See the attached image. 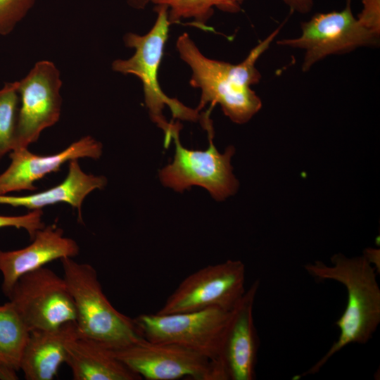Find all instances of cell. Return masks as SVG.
Listing matches in <instances>:
<instances>
[{
  "mask_svg": "<svg viewBox=\"0 0 380 380\" xmlns=\"http://www.w3.org/2000/svg\"><path fill=\"white\" fill-rule=\"evenodd\" d=\"M282 25L260 41L238 64L210 58L199 50L187 33L179 36L176 49L180 58L191 70L189 84L201 90L196 109L200 111L210 103L211 110L218 104L224 115L233 122H248L262 108L260 98L251 89L261 79L255 63L269 49Z\"/></svg>",
  "mask_w": 380,
  "mask_h": 380,
  "instance_id": "cell-1",
  "label": "cell"
},
{
  "mask_svg": "<svg viewBox=\"0 0 380 380\" xmlns=\"http://www.w3.org/2000/svg\"><path fill=\"white\" fill-rule=\"evenodd\" d=\"M331 264L322 261L304 265L305 271L318 280H334L347 291L344 312L336 322L339 336L328 351L300 376L317 373L336 353L352 343L365 344L380 323V288L376 270L364 255L348 258L336 253Z\"/></svg>",
  "mask_w": 380,
  "mask_h": 380,
  "instance_id": "cell-2",
  "label": "cell"
},
{
  "mask_svg": "<svg viewBox=\"0 0 380 380\" xmlns=\"http://www.w3.org/2000/svg\"><path fill=\"white\" fill-rule=\"evenodd\" d=\"M157 16L151 30L140 35L127 32L123 37L125 46L135 50L132 56L127 59H115L111 68L115 72L123 75H134L142 83L144 101L151 120L164 133L165 146H168L173 135L179 132V122H168L163 110L168 106L172 117L182 120L196 122L201 120L202 114L175 98L167 96L158 82V69L162 61L163 51L168 39V8L165 5H155Z\"/></svg>",
  "mask_w": 380,
  "mask_h": 380,
  "instance_id": "cell-3",
  "label": "cell"
},
{
  "mask_svg": "<svg viewBox=\"0 0 380 380\" xmlns=\"http://www.w3.org/2000/svg\"><path fill=\"white\" fill-rule=\"evenodd\" d=\"M63 277L72 298L80 336L111 349L129 345L143 336L134 319L120 312L104 294L96 269L72 258L61 260Z\"/></svg>",
  "mask_w": 380,
  "mask_h": 380,
  "instance_id": "cell-4",
  "label": "cell"
},
{
  "mask_svg": "<svg viewBox=\"0 0 380 380\" xmlns=\"http://www.w3.org/2000/svg\"><path fill=\"white\" fill-rule=\"evenodd\" d=\"M232 313V310L209 308L169 315L141 314L134 321L147 340L184 346L224 367L221 355Z\"/></svg>",
  "mask_w": 380,
  "mask_h": 380,
  "instance_id": "cell-5",
  "label": "cell"
},
{
  "mask_svg": "<svg viewBox=\"0 0 380 380\" xmlns=\"http://www.w3.org/2000/svg\"><path fill=\"white\" fill-rule=\"evenodd\" d=\"M300 36L276 42L303 51L302 70L331 55L345 54L360 47L377 46L380 37L365 28L352 12L351 0L338 11L317 13L301 23Z\"/></svg>",
  "mask_w": 380,
  "mask_h": 380,
  "instance_id": "cell-6",
  "label": "cell"
},
{
  "mask_svg": "<svg viewBox=\"0 0 380 380\" xmlns=\"http://www.w3.org/2000/svg\"><path fill=\"white\" fill-rule=\"evenodd\" d=\"M113 350L127 367L146 380H229L220 364L177 344L142 337Z\"/></svg>",
  "mask_w": 380,
  "mask_h": 380,
  "instance_id": "cell-7",
  "label": "cell"
},
{
  "mask_svg": "<svg viewBox=\"0 0 380 380\" xmlns=\"http://www.w3.org/2000/svg\"><path fill=\"white\" fill-rule=\"evenodd\" d=\"M208 149L189 150L181 144L179 132H176L172 138L175 144L174 160L160 170L159 177L164 186L177 191L200 186L216 201H222L238 190L239 182L231 165L235 148L229 146L224 153H220L213 144V130L208 131Z\"/></svg>",
  "mask_w": 380,
  "mask_h": 380,
  "instance_id": "cell-8",
  "label": "cell"
},
{
  "mask_svg": "<svg viewBox=\"0 0 380 380\" xmlns=\"http://www.w3.org/2000/svg\"><path fill=\"white\" fill-rule=\"evenodd\" d=\"M246 268L238 260L210 265L184 279L156 314L189 312L209 308L233 310L245 289Z\"/></svg>",
  "mask_w": 380,
  "mask_h": 380,
  "instance_id": "cell-9",
  "label": "cell"
},
{
  "mask_svg": "<svg viewBox=\"0 0 380 380\" xmlns=\"http://www.w3.org/2000/svg\"><path fill=\"white\" fill-rule=\"evenodd\" d=\"M8 298L30 332L75 322V310L63 277L41 267L20 277Z\"/></svg>",
  "mask_w": 380,
  "mask_h": 380,
  "instance_id": "cell-10",
  "label": "cell"
},
{
  "mask_svg": "<svg viewBox=\"0 0 380 380\" xmlns=\"http://www.w3.org/2000/svg\"><path fill=\"white\" fill-rule=\"evenodd\" d=\"M60 72L49 61H39L29 73L18 81L20 96L13 150L25 148L36 142L42 132L60 119L62 97Z\"/></svg>",
  "mask_w": 380,
  "mask_h": 380,
  "instance_id": "cell-11",
  "label": "cell"
},
{
  "mask_svg": "<svg viewBox=\"0 0 380 380\" xmlns=\"http://www.w3.org/2000/svg\"><path fill=\"white\" fill-rule=\"evenodd\" d=\"M103 146L91 136L74 141L62 151L48 156H39L27 148L13 150L9 156L11 163L0 175V196L10 192L34 191V182L46 175L58 172L61 166L72 160L89 158L99 159Z\"/></svg>",
  "mask_w": 380,
  "mask_h": 380,
  "instance_id": "cell-12",
  "label": "cell"
},
{
  "mask_svg": "<svg viewBox=\"0 0 380 380\" xmlns=\"http://www.w3.org/2000/svg\"><path fill=\"white\" fill-rule=\"evenodd\" d=\"M256 280L232 310L221 362L229 380H253L259 339L253 319V305L259 289Z\"/></svg>",
  "mask_w": 380,
  "mask_h": 380,
  "instance_id": "cell-13",
  "label": "cell"
},
{
  "mask_svg": "<svg viewBox=\"0 0 380 380\" xmlns=\"http://www.w3.org/2000/svg\"><path fill=\"white\" fill-rule=\"evenodd\" d=\"M31 243L14 251L0 250L1 289L8 296L17 280L23 274L44 267L63 258H74L80 247L72 239L63 236V230L56 224L46 226L35 233Z\"/></svg>",
  "mask_w": 380,
  "mask_h": 380,
  "instance_id": "cell-14",
  "label": "cell"
},
{
  "mask_svg": "<svg viewBox=\"0 0 380 380\" xmlns=\"http://www.w3.org/2000/svg\"><path fill=\"white\" fill-rule=\"evenodd\" d=\"M75 322L30 332L20 362L27 380H52L65 362L68 343L79 336Z\"/></svg>",
  "mask_w": 380,
  "mask_h": 380,
  "instance_id": "cell-15",
  "label": "cell"
},
{
  "mask_svg": "<svg viewBox=\"0 0 380 380\" xmlns=\"http://www.w3.org/2000/svg\"><path fill=\"white\" fill-rule=\"evenodd\" d=\"M107 184L103 176L85 173L80 167L78 160L69 161L68 172L65 179L47 190L23 196H0V204L13 207H25L30 210H42L43 208L58 203H66L77 209L78 221L83 223L82 205L85 197L96 189H103Z\"/></svg>",
  "mask_w": 380,
  "mask_h": 380,
  "instance_id": "cell-16",
  "label": "cell"
},
{
  "mask_svg": "<svg viewBox=\"0 0 380 380\" xmlns=\"http://www.w3.org/2000/svg\"><path fill=\"white\" fill-rule=\"evenodd\" d=\"M65 363L75 380L142 379L115 356L113 349L80 335L68 343Z\"/></svg>",
  "mask_w": 380,
  "mask_h": 380,
  "instance_id": "cell-17",
  "label": "cell"
},
{
  "mask_svg": "<svg viewBox=\"0 0 380 380\" xmlns=\"http://www.w3.org/2000/svg\"><path fill=\"white\" fill-rule=\"evenodd\" d=\"M30 334L24 321L9 300L0 304V365L20 370L22 353Z\"/></svg>",
  "mask_w": 380,
  "mask_h": 380,
  "instance_id": "cell-18",
  "label": "cell"
},
{
  "mask_svg": "<svg viewBox=\"0 0 380 380\" xmlns=\"http://www.w3.org/2000/svg\"><path fill=\"white\" fill-rule=\"evenodd\" d=\"M246 0H151L155 5H165L168 8L170 24L182 20H191V24L206 30V24L213 16L215 8L222 12L239 13Z\"/></svg>",
  "mask_w": 380,
  "mask_h": 380,
  "instance_id": "cell-19",
  "label": "cell"
},
{
  "mask_svg": "<svg viewBox=\"0 0 380 380\" xmlns=\"http://www.w3.org/2000/svg\"><path fill=\"white\" fill-rule=\"evenodd\" d=\"M18 103V81L6 82L0 89V161L14 148Z\"/></svg>",
  "mask_w": 380,
  "mask_h": 380,
  "instance_id": "cell-20",
  "label": "cell"
},
{
  "mask_svg": "<svg viewBox=\"0 0 380 380\" xmlns=\"http://www.w3.org/2000/svg\"><path fill=\"white\" fill-rule=\"evenodd\" d=\"M36 0H0V34L11 33Z\"/></svg>",
  "mask_w": 380,
  "mask_h": 380,
  "instance_id": "cell-21",
  "label": "cell"
},
{
  "mask_svg": "<svg viewBox=\"0 0 380 380\" xmlns=\"http://www.w3.org/2000/svg\"><path fill=\"white\" fill-rule=\"evenodd\" d=\"M42 216V210H30L25 215L18 216L0 215V228L13 227L24 229L32 240L37 231L45 227Z\"/></svg>",
  "mask_w": 380,
  "mask_h": 380,
  "instance_id": "cell-22",
  "label": "cell"
},
{
  "mask_svg": "<svg viewBox=\"0 0 380 380\" xmlns=\"http://www.w3.org/2000/svg\"><path fill=\"white\" fill-rule=\"evenodd\" d=\"M362 4L357 19L369 31L380 37V0H362Z\"/></svg>",
  "mask_w": 380,
  "mask_h": 380,
  "instance_id": "cell-23",
  "label": "cell"
},
{
  "mask_svg": "<svg viewBox=\"0 0 380 380\" xmlns=\"http://www.w3.org/2000/svg\"><path fill=\"white\" fill-rule=\"evenodd\" d=\"M293 12L307 14L311 11L314 5L313 0H281Z\"/></svg>",
  "mask_w": 380,
  "mask_h": 380,
  "instance_id": "cell-24",
  "label": "cell"
},
{
  "mask_svg": "<svg viewBox=\"0 0 380 380\" xmlns=\"http://www.w3.org/2000/svg\"><path fill=\"white\" fill-rule=\"evenodd\" d=\"M363 255L377 271V266L379 269V251L374 248H367Z\"/></svg>",
  "mask_w": 380,
  "mask_h": 380,
  "instance_id": "cell-25",
  "label": "cell"
},
{
  "mask_svg": "<svg viewBox=\"0 0 380 380\" xmlns=\"http://www.w3.org/2000/svg\"><path fill=\"white\" fill-rule=\"evenodd\" d=\"M15 371L4 367L0 365V379L6 380H14L18 379Z\"/></svg>",
  "mask_w": 380,
  "mask_h": 380,
  "instance_id": "cell-26",
  "label": "cell"
},
{
  "mask_svg": "<svg viewBox=\"0 0 380 380\" xmlns=\"http://www.w3.org/2000/svg\"><path fill=\"white\" fill-rule=\"evenodd\" d=\"M127 3L132 8L143 10L151 3V0H127Z\"/></svg>",
  "mask_w": 380,
  "mask_h": 380,
  "instance_id": "cell-27",
  "label": "cell"
}]
</instances>
